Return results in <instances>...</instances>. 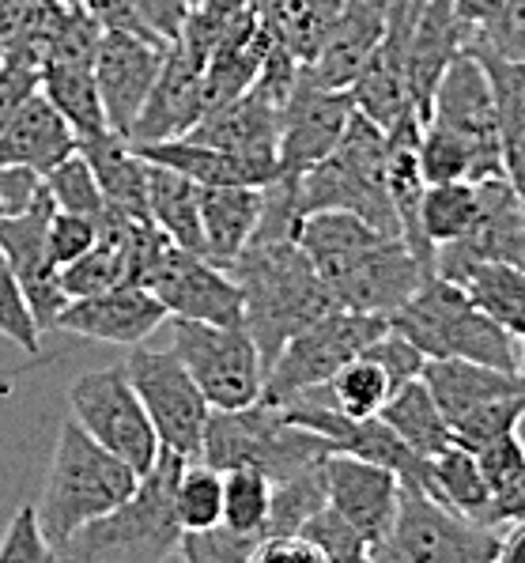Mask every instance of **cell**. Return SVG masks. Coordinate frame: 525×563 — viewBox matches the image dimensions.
<instances>
[{
    "label": "cell",
    "instance_id": "cell-1",
    "mask_svg": "<svg viewBox=\"0 0 525 563\" xmlns=\"http://www.w3.org/2000/svg\"><path fill=\"white\" fill-rule=\"evenodd\" d=\"M227 273L243 291V325L261 352L265 371L299 329L337 307L329 284L317 276L295 239H254Z\"/></svg>",
    "mask_w": 525,
    "mask_h": 563
},
{
    "label": "cell",
    "instance_id": "cell-2",
    "mask_svg": "<svg viewBox=\"0 0 525 563\" xmlns=\"http://www.w3.org/2000/svg\"><path fill=\"white\" fill-rule=\"evenodd\" d=\"M186 457L159 450L155 465L136 481L133 496L94 518L62 544L57 560L76 563H163L178 560L182 526L175 515V484Z\"/></svg>",
    "mask_w": 525,
    "mask_h": 563
},
{
    "label": "cell",
    "instance_id": "cell-3",
    "mask_svg": "<svg viewBox=\"0 0 525 563\" xmlns=\"http://www.w3.org/2000/svg\"><path fill=\"white\" fill-rule=\"evenodd\" d=\"M136 476L118 454H110L102 443H94L88 431L68 416L57 428L54 457H49L46 484H42L38 518L49 544L62 552V544L76 530H83L94 518L110 515L118 504H125L136 488Z\"/></svg>",
    "mask_w": 525,
    "mask_h": 563
},
{
    "label": "cell",
    "instance_id": "cell-4",
    "mask_svg": "<svg viewBox=\"0 0 525 563\" xmlns=\"http://www.w3.org/2000/svg\"><path fill=\"white\" fill-rule=\"evenodd\" d=\"M390 329L409 336L427 360H477L518 375L522 341L488 318L454 280L432 273L401 310L390 314Z\"/></svg>",
    "mask_w": 525,
    "mask_h": 563
},
{
    "label": "cell",
    "instance_id": "cell-5",
    "mask_svg": "<svg viewBox=\"0 0 525 563\" xmlns=\"http://www.w3.org/2000/svg\"><path fill=\"white\" fill-rule=\"evenodd\" d=\"M295 186L303 216L317 208H348L375 223L378 231L401 235L390 186H386V129L364 110H351L337 148L303 175H295Z\"/></svg>",
    "mask_w": 525,
    "mask_h": 563
},
{
    "label": "cell",
    "instance_id": "cell-6",
    "mask_svg": "<svg viewBox=\"0 0 525 563\" xmlns=\"http://www.w3.org/2000/svg\"><path fill=\"white\" fill-rule=\"evenodd\" d=\"M329 454L322 435L291 423L272 401H254L243 409H212L201 439V462L227 470H261L269 481L291 476L303 465Z\"/></svg>",
    "mask_w": 525,
    "mask_h": 563
},
{
    "label": "cell",
    "instance_id": "cell-7",
    "mask_svg": "<svg viewBox=\"0 0 525 563\" xmlns=\"http://www.w3.org/2000/svg\"><path fill=\"white\" fill-rule=\"evenodd\" d=\"M503 530L458 515L424 488H401L390 533L371 549L378 563H488L499 560Z\"/></svg>",
    "mask_w": 525,
    "mask_h": 563
},
{
    "label": "cell",
    "instance_id": "cell-8",
    "mask_svg": "<svg viewBox=\"0 0 525 563\" xmlns=\"http://www.w3.org/2000/svg\"><path fill=\"white\" fill-rule=\"evenodd\" d=\"M390 329V318L359 314V310L333 307L317 322L299 329L280 356L265 371V401H288V397L322 389L348 360L367 352L378 336Z\"/></svg>",
    "mask_w": 525,
    "mask_h": 563
},
{
    "label": "cell",
    "instance_id": "cell-9",
    "mask_svg": "<svg viewBox=\"0 0 525 563\" xmlns=\"http://www.w3.org/2000/svg\"><path fill=\"white\" fill-rule=\"evenodd\" d=\"M68 416L80 423L83 431L118 454L136 476H144L159 457V435L148 409H144L141 394H136L133 378H129L125 363L122 367H99L83 371L68 386Z\"/></svg>",
    "mask_w": 525,
    "mask_h": 563
},
{
    "label": "cell",
    "instance_id": "cell-10",
    "mask_svg": "<svg viewBox=\"0 0 525 563\" xmlns=\"http://www.w3.org/2000/svg\"><path fill=\"white\" fill-rule=\"evenodd\" d=\"M170 322H175L170 352L186 363L212 409H243L261 401L265 360L246 325L193 322V318H170Z\"/></svg>",
    "mask_w": 525,
    "mask_h": 563
},
{
    "label": "cell",
    "instance_id": "cell-11",
    "mask_svg": "<svg viewBox=\"0 0 525 563\" xmlns=\"http://www.w3.org/2000/svg\"><path fill=\"white\" fill-rule=\"evenodd\" d=\"M125 371L133 378L136 394H141L144 409H148L155 435L163 450H175L182 457L201 454V439L209 428L212 405L186 371V363L175 352H155L133 344L125 360Z\"/></svg>",
    "mask_w": 525,
    "mask_h": 563
},
{
    "label": "cell",
    "instance_id": "cell-12",
    "mask_svg": "<svg viewBox=\"0 0 525 563\" xmlns=\"http://www.w3.org/2000/svg\"><path fill=\"white\" fill-rule=\"evenodd\" d=\"M427 121L454 129L472 152V181L503 175V148H499L495 95L488 73L472 49H461L438 76Z\"/></svg>",
    "mask_w": 525,
    "mask_h": 563
},
{
    "label": "cell",
    "instance_id": "cell-13",
    "mask_svg": "<svg viewBox=\"0 0 525 563\" xmlns=\"http://www.w3.org/2000/svg\"><path fill=\"white\" fill-rule=\"evenodd\" d=\"M144 288L163 302L170 318H193V322L243 325V291L235 276L209 257L182 250L170 242L163 257L144 276Z\"/></svg>",
    "mask_w": 525,
    "mask_h": 563
},
{
    "label": "cell",
    "instance_id": "cell-14",
    "mask_svg": "<svg viewBox=\"0 0 525 563\" xmlns=\"http://www.w3.org/2000/svg\"><path fill=\"white\" fill-rule=\"evenodd\" d=\"M351 110H356L351 91L322 88V84L310 80L303 68L280 110V175H303L314 163H322L337 148Z\"/></svg>",
    "mask_w": 525,
    "mask_h": 563
},
{
    "label": "cell",
    "instance_id": "cell-15",
    "mask_svg": "<svg viewBox=\"0 0 525 563\" xmlns=\"http://www.w3.org/2000/svg\"><path fill=\"white\" fill-rule=\"evenodd\" d=\"M163 57H167V42L144 38L133 31H102L99 49H94V84H99L110 133L129 141L133 121L163 68Z\"/></svg>",
    "mask_w": 525,
    "mask_h": 563
},
{
    "label": "cell",
    "instance_id": "cell-16",
    "mask_svg": "<svg viewBox=\"0 0 525 563\" xmlns=\"http://www.w3.org/2000/svg\"><path fill=\"white\" fill-rule=\"evenodd\" d=\"M54 197L42 194L23 208V212L0 220V250L12 262L15 276H20V288L31 302V314L38 329H57V314L65 310V288H62V268L54 265L46 246V228L49 216H54Z\"/></svg>",
    "mask_w": 525,
    "mask_h": 563
},
{
    "label": "cell",
    "instance_id": "cell-17",
    "mask_svg": "<svg viewBox=\"0 0 525 563\" xmlns=\"http://www.w3.org/2000/svg\"><path fill=\"white\" fill-rule=\"evenodd\" d=\"M427 268L412 257L409 242L401 235H386L375 250H367L356 265L329 284L333 302L359 314H382L390 318L412 299V291L427 280Z\"/></svg>",
    "mask_w": 525,
    "mask_h": 563
},
{
    "label": "cell",
    "instance_id": "cell-18",
    "mask_svg": "<svg viewBox=\"0 0 525 563\" xmlns=\"http://www.w3.org/2000/svg\"><path fill=\"white\" fill-rule=\"evenodd\" d=\"M201 118H204V60L193 57L178 42H170L159 76H155L148 99H144L141 114L133 121L129 144L141 148V144L186 136Z\"/></svg>",
    "mask_w": 525,
    "mask_h": 563
},
{
    "label": "cell",
    "instance_id": "cell-19",
    "mask_svg": "<svg viewBox=\"0 0 525 563\" xmlns=\"http://www.w3.org/2000/svg\"><path fill=\"white\" fill-rule=\"evenodd\" d=\"M477 220L469 235L450 246H438L435 268L446 262H506L525 268V201L506 175L477 181Z\"/></svg>",
    "mask_w": 525,
    "mask_h": 563
},
{
    "label": "cell",
    "instance_id": "cell-20",
    "mask_svg": "<svg viewBox=\"0 0 525 563\" xmlns=\"http://www.w3.org/2000/svg\"><path fill=\"white\" fill-rule=\"evenodd\" d=\"M163 318H167V310L144 284H118V288H107L99 296L68 299L65 310L57 314V329L88 336V341L133 349L159 329Z\"/></svg>",
    "mask_w": 525,
    "mask_h": 563
},
{
    "label": "cell",
    "instance_id": "cell-21",
    "mask_svg": "<svg viewBox=\"0 0 525 563\" xmlns=\"http://www.w3.org/2000/svg\"><path fill=\"white\" fill-rule=\"evenodd\" d=\"M325 476H329V507H337L375 549L398 515L404 488L401 476L356 454H329Z\"/></svg>",
    "mask_w": 525,
    "mask_h": 563
},
{
    "label": "cell",
    "instance_id": "cell-22",
    "mask_svg": "<svg viewBox=\"0 0 525 563\" xmlns=\"http://www.w3.org/2000/svg\"><path fill=\"white\" fill-rule=\"evenodd\" d=\"M393 0H344L337 23L325 34L322 49L306 60V76L322 88L348 91L356 76L364 73L367 57L386 34V20H390Z\"/></svg>",
    "mask_w": 525,
    "mask_h": 563
},
{
    "label": "cell",
    "instance_id": "cell-23",
    "mask_svg": "<svg viewBox=\"0 0 525 563\" xmlns=\"http://www.w3.org/2000/svg\"><path fill=\"white\" fill-rule=\"evenodd\" d=\"M76 148V129L42 91H31L0 125V167H23L46 178Z\"/></svg>",
    "mask_w": 525,
    "mask_h": 563
},
{
    "label": "cell",
    "instance_id": "cell-24",
    "mask_svg": "<svg viewBox=\"0 0 525 563\" xmlns=\"http://www.w3.org/2000/svg\"><path fill=\"white\" fill-rule=\"evenodd\" d=\"M144 159L163 163L189 175L201 186H269L280 178L277 155H243L227 148H212V144L189 141V136H170V141H155L136 148Z\"/></svg>",
    "mask_w": 525,
    "mask_h": 563
},
{
    "label": "cell",
    "instance_id": "cell-25",
    "mask_svg": "<svg viewBox=\"0 0 525 563\" xmlns=\"http://www.w3.org/2000/svg\"><path fill=\"white\" fill-rule=\"evenodd\" d=\"M469 46V31L454 12V0H424L416 15V27L409 38V91L416 114L427 121L438 76L446 73L454 57Z\"/></svg>",
    "mask_w": 525,
    "mask_h": 563
},
{
    "label": "cell",
    "instance_id": "cell-26",
    "mask_svg": "<svg viewBox=\"0 0 525 563\" xmlns=\"http://www.w3.org/2000/svg\"><path fill=\"white\" fill-rule=\"evenodd\" d=\"M265 208L261 186H201L204 257L227 268L254 242Z\"/></svg>",
    "mask_w": 525,
    "mask_h": 563
},
{
    "label": "cell",
    "instance_id": "cell-27",
    "mask_svg": "<svg viewBox=\"0 0 525 563\" xmlns=\"http://www.w3.org/2000/svg\"><path fill=\"white\" fill-rule=\"evenodd\" d=\"M465 49L480 57L495 95L499 118V148H503V175L514 181V189L525 201V60H511L484 42H469Z\"/></svg>",
    "mask_w": 525,
    "mask_h": 563
},
{
    "label": "cell",
    "instance_id": "cell-28",
    "mask_svg": "<svg viewBox=\"0 0 525 563\" xmlns=\"http://www.w3.org/2000/svg\"><path fill=\"white\" fill-rule=\"evenodd\" d=\"M80 155L91 163L99 189L110 212L129 220H152L148 216V159L118 133H99L80 141Z\"/></svg>",
    "mask_w": 525,
    "mask_h": 563
},
{
    "label": "cell",
    "instance_id": "cell-29",
    "mask_svg": "<svg viewBox=\"0 0 525 563\" xmlns=\"http://www.w3.org/2000/svg\"><path fill=\"white\" fill-rule=\"evenodd\" d=\"M420 378L432 389L435 405L443 409L446 420H458L477 405L492 401V397L514 394V389H525L522 375L503 367H488V363L477 360H458V356H446V360H427Z\"/></svg>",
    "mask_w": 525,
    "mask_h": 563
},
{
    "label": "cell",
    "instance_id": "cell-30",
    "mask_svg": "<svg viewBox=\"0 0 525 563\" xmlns=\"http://www.w3.org/2000/svg\"><path fill=\"white\" fill-rule=\"evenodd\" d=\"M438 276L454 280L458 288L495 318L506 333L525 341V268L506 262H446L435 268Z\"/></svg>",
    "mask_w": 525,
    "mask_h": 563
},
{
    "label": "cell",
    "instance_id": "cell-31",
    "mask_svg": "<svg viewBox=\"0 0 525 563\" xmlns=\"http://www.w3.org/2000/svg\"><path fill=\"white\" fill-rule=\"evenodd\" d=\"M38 91L65 114L76 129V141L110 133L107 114H102L99 84H94V57H54L42 60Z\"/></svg>",
    "mask_w": 525,
    "mask_h": 563
},
{
    "label": "cell",
    "instance_id": "cell-32",
    "mask_svg": "<svg viewBox=\"0 0 525 563\" xmlns=\"http://www.w3.org/2000/svg\"><path fill=\"white\" fill-rule=\"evenodd\" d=\"M148 216L175 246L193 250L204 257V235H201V181L175 167L148 159Z\"/></svg>",
    "mask_w": 525,
    "mask_h": 563
},
{
    "label": "cell",
    "instance_id": "cell-33",
    "mask_svg": "<svg viewBox=\"0 0 525 563\" xmlns=\"http://www.w3.org/2000/svg\"><path fill=\"white\" fill-rule=\"evenodd\" d=\"M340 4L344 0H254L272 42L303 65L322 49L325 34L340 15Z\"/></svg>",
    "mask_w": 525,
    "mask_h": 563
},
{
    "label": "cell",
    "instance_id": "cell-34",
    "mask_svg": "<svg viewBox=\"0 0 525 563\" xmlns=\"http://www.w3.org/2000/svg\"><path fill=\"white\" fill-rule=\"evenodd\" d=\"M378 416H382L404 443H409L412 450H420L424 457L454 446L450 420H446L443 409L435 405V397H432V389H427L424 378H412V383L393 389L390 401L378 409Z\"/></svg>",
    "mask_w": 525,
    "mask_h": 563
},
{
    "label": "cell",
    "instance_id": "cell-35",
    "mask_svg": "<svg viewBox=\"0 0 525 563\" xmlns=\"http://www.w3.org/2000/svg\"><path fill=\"white\" fill-rule=\"evenodd\" d=\"M427 492L472 522L492 526V484L484 481L472 450L454 443L432 454V488Z\"/></svg>",
    "mask_w": 525,
    "mask_h": 563
},
{
    "label": "cell",
    "instance_id": "cell-36",
    "mask_svg": "<svg viewBox=\"0 0 525 563\" xmlns=\"http://www.w3.org/2000/svg\"><path fill=\"white\" fill-rule=\"evenodd\" d=\"M477 181H435L424 189L420 197V231L427 235V242L435 246H450L469 235L472 220H477Z\"/></svg>",
    "mask_w": 525,
    "mask_h": 563
},
{
    "label": "cell",
    "instance_id": "cell-37",
    "mask_svg": "<svg viewBox=\"0 0 525 563\" xmlns=\"http://www.w3.org/2000/svg\"><path fill=\"white\" fill-rule=\"evenodd\" d=\"M325 457H329V454H325ZM325 457L303 465V470H295L291 476L272 481V507H269V526H265V537L299 533L314 510H322L325 504H329Z\"/></svg>",
    "mask_w": 525,
    "mask_h": 563
},
{
    "label": "cell",
    "instance_id": "cell-38",
    "mask_svg": "<svg viewBox=\"0 0 525 563\" xmlns=\"http://www.w3.org/2000/svg\"><path fill=\"white\" fill-rule=\"evenodd\" d=\"M317 394H322L329 405H337L344 416L364 420V416H378V409L390 401L393 378H390V371L371 356V352H359V356L344 363V367L322 389H317Z\"/></svg>",
    "mask_w": 525,
    "mask_h": 563
},
{
    "label": "cell",
    "instance_id": "cell-39",
    "mask_svg": "<svg viewBox=\"0 0 525 563\" xmlns=\"http://www.w3.org/2000/svg\"><path fill=\"white\" fill-rule=\"evenodd\" d=\"M118 284H129V273H125L122 235H118L114 212H110L99 242L83 257H76V262H68L62 268V288L68 299H80V296H99V291L118 288Z\"/></svg>",
    "mask_w": 525,
    "mask_h": 563
},
{
    "label": "cell",
    "instance_id": "cell-40",
    "mask_svg": "<svg viewBox=\"0 0 525 563\" xmlns=\"http://www.w3.org/2000/svg\"><path fill=\"white\" fill-rule=\"evenodd\" d=\"M175 515L182 533L212 530L223 522V473L201 457H186L175 484Z\"/></svg>",
    "mask_w": 525,
    "mask_h": 563
},
{
    "label": "cell",
    "instance_id": "cell-41",
    "mask_svg": "<svg viewBox=\"0 0 525 563\" xmlns=\"http://www.w3.org/2000/svg\"><path fill=\"white\" fill-rule=\"evenodd\" d=\"M272 481L261 470H227L223 473V526L261 541L269 526Z\"/></svg>",
    "mask_w": 525,
    "mask_h": 563
},
{
    "label": "cell",
    "instance_id": "cell-42",
    "mask_svg": "<svg viewBox=\"0 0 525 563\" xmlns=\"http://www.w3.org/2000/svg\"><path fill=\"white\" fill-rule=\"evenodd\" d=\"M42 186H46V194L54 197V205L62 208V212L91 216V220H99L102 228H107L110 205H107V197H102L99 178H94L91 163L83 159L80 148L68 155L65 163H57V167L49 170L46 178H42Z\"/></svg>",
    "mask_w": 525,
    "mask_h": 563
},
{
    "label": "cell",
    "instance_id": "cell-43",
    "mask_svg": "<svg viewBox=\"0 0 525 563\" xmlns=\"http://www.w3.org/2000/svg\"><path fill=\"white\" fill-rule=\"evenodd\" d=\"M525 420V389H514V394H503V397H492V401L477 405L465 416L450 423L454 431V443L465 446V450H480L484 443H492L499 435H511L518 431Z\"/></svg>",
    "mask_w": 525,
    "mask_h": 563
},
{
    "label": "cell",
    "instance_id": "cell-44",
    "mask_svg": "<svg viewBox=\"0 0 525 563\" xmlns=\"http://www.w3.org/2000/svg\"><path fill=\"white\" fill-rule=\"evenodd\" d=\"M420 170L424 181H472V152L454 129L438 125V121H424L420 129Z\"/></svg>",
    "mask_w": 525,
    "mask_h": 563
},
{
    "label": "cell",
    "instance_id": "cell-45",
    "mask_svg": "<svg viewBox=\"0 0 525 563\" xmlns=\"http://www.w3.org/2000/svg\"><path fill=\"white\" fill-rule=\"evenodd\" d=\"M310 544H314L317 552H322L325 563H359V560H371V544H367V537L356 530V526L348 522V518L340 515L337 507L325 504L322 510H314V515L303 522V530Z\"/></svg>",
    "mask_w": 525,
    "mask_h": 563
},
{
    "label": "cell",
    "instance_id": "cell-46",
    "mask_svg": "<svg viewBox=\"0 0 525 563\" xmlns=\"http://www.w3.org/2000/svg\"><path fill=\"white\" fill-rule=\"evenodd\" d=\"M0 336H8L12 344H20L23 352H38L42 329L31 314V302L20 288V276H15L12 262L0 250Z\"/></svg>",
    "mask_w": 525,
    "mask_h": 563
},
{
    "label": "cell",
    "instance_id": "cell-47",
    "mask_svg": "<svg viewBox=\"0 0 525 563\" xmlns=\"http://www.w3.org/2000/svg\"><path fill=\"white\" fill-rule=\"evenodd\" d=\"M57 549L42 530L38 507L23 504L0 533V563H54Z\"/></svg>",
    "mask_w": 525,
    "mask_h": 563
},
{
    "label": "cell",
    "instance_id": "cell-48",
    "mask_svg": "<svg viewBox=\"0 0 525 563\" xmlns=\"http://www.w3.org/2000/svg\"><path fill=\"white\" fill-rule=\"evenodd\" d=\"M257 541L254 537L235 533L231 526H212V530L182 533L178 544V560L186 563H249L254 560Z\"/></svg>",
    "mask_w": 525,
    "mask_h": 563
},
{
    "label": "cell",
    "instance_id": "cell-49",
    "mask_svg": "<svg viewBox=\"0 0 525 563\" xmlns=\"http://www.w3.org/2000/svg\"><path fill=\"white\" fill-rule=\"evenodd\" d=\"M102 235V223L91 220V216H80V212H62L54 208L49 216V228H46V246H49V257H54L57 268H65L68 262L83 257L88 250L99 242Z\"/></svg>",
    "mask_w": 525,
    "mask_h": 563
},
{
    "label": "cell",
    "instance_id": "cell-50",
    "mask_svg": "<svg viewBox=\"0 0 525 563\" xmlns=\"http://www.w3.org/2000/svg\"><path fill=\"white\" fill-rule=\"evenodd\" d=\"M469 42H484L495 54H503L511 60H525V0H503L495 20Z\"/></svg>",
    "mask_w": 525,
    "mask_h": 563
},
{
    "label": "cell",
    "instance_id": "cell-51",
    "mask_svg": "<svg viewBox=\"0 0 525 563\" xmlns=\"http://www.w3.org/2000/svg\"><path fill=\"white\" fill-rule=\"evenodd\" d=\"M472 454H477V465H480V473H484V481L495 488L499 481H506V476L525 462V443L518 431H511V435H499L480 450H472Z\"/></svg>",
    "mask_w": 525,
    "mask_h": 563
},
{
    "label": "cell",
    "instance_id": "cell-52",
    "mask_svg": "<svg viewBox=\"0 0 525 563\" xmlns=\"http://www.w3.org/2000/svg\"><path fill=\"white\" fill-rule=\"evenodd\" d=\"M136 15L141 23L148 27L159 42H178V34L186 27V15H189V4L186 0H133Z\"/></svg>",
    "mask_w": 525,
    "mask_h": 563
},
{
    "label": "cell",
    "instance_id": "cell-53",
    "mask_svg": "<svg viewBox=\"0 0 525 563\" xmlns=\"http://www.w3.org/2000/svg\"><path fill=\"white\" fill-rule=\"evenodd\" d=\"M249 563H325V560L303 533H277L257 541Z\"/></svg>",
    "mask_w": 525,
    "mask_h": 563
},
{
    "label": "cell",
    "instance_id": "cell-54",
    "mask_svg": "<svg viewBox=\"0 0 525 563\" xmlns=\"http://www.w3.org/2000/svg\"><path fill=\"white\" fill-rule=\"evenodd\" d=\"M42 194V178L23 167H0V220L23 212Z\"/></svg>",
    "mask_w": 525,
    "mask_h": 563
},
{
    "label": "cell",
    "instance_id": "cell-55",
    "mask_svg": "<svg viewBox=\"0 0 525 563\" xmlns=\"http://www.w3.org/2000/svg\"><path fill=\"white\" fill-rule=\"evenodd\" d=\"M525 518V462L514 470L506 481H499L492 488V526L503 530V526Z\"/></svg>",
    "mask_w": 525,
    "mask_h": 563
},
{
    "label": "cell",
    "instance_id": "cell-56",
    "mask_svg": "<svg viewBox=\"0 0 525 563\" xmlns=\"http://www.w3.org/2000/svg\"><path fill=\"white\" fill-rule=\"evenodd\" d=\"M499 560L525 563V518L511 522V530L503 533V541H499Z\"/></svg>",
    "mask_w": 525,
    "mask_h": 563
},
{
    "label": "cell",
    "instance_id": "cell-57",
    "mask_svg": "<svg viewBox=\"0 0 525 563\" xmlns=\"http://www.w3.org/2000/svg\"><path fill=\"white\" fill-rule=\"evenodd\" d=\"M518 375H522V383H525V341H522V363H518Z\"/></svg>",
    "mask_w": 525,
    "mask_h": 563
},
{
    "label": "cell",
    "instance_id": "cell-58",
    "mask_svg": "<svg viewBox=\"0 0 525 563\" xmlns=\"http://www.w3.org/2000/svg\"><path fill=\"white\" fill-rule=\"evenodd\" d=\"M0 60H4V38H0Z\"/></svg>",
    "mask_w": 525,
    "mask_h": 563
},
{
    "label": "cell",
    "instance_id": "cell-59",
    "mask_svg": "<svg viewBox=\"0 0 525 563\" xmlns=\"http://www.w3.org/2000/svg\"><path fill=\"white\" fill-rule=\"evenodd\" d=\"M4 4H8V0H0V12H4Z\"/></svg>",
    "mask_w": 525,
    "mask_h": 563
},
{
    "label": "cell",
    "instance_id": "cell-60",
    "mask_svg": "<svg viewBox=\"0 0 525 563\" xmlns=\"http://www.w3.org/2000/svg\"><path fill=\"white\" fill-rule=\"evenodd\" d=\"M186 4H189V8H193V4H197V0H186Z\"/></svg>",
    "mask_w": 525,
    "mask_h": 563
}]
</instances>
